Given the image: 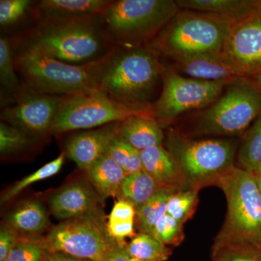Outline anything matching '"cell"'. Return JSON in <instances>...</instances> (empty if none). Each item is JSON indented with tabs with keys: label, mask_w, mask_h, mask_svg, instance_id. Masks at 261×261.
Wrapping results in <instances>:
<instances>
[{
	"label": "cell",
	"mask_w": 261,
	"mask_h": 261,
	"mask_svg": "<svg viewBox=\"0 0 261 261\" xmlns=\"http://www.w3.org/2000/svg\"><path fill=\"white\" fill-rule=\"evenodd\" d=\"M100 15L66 21L37 22L8 37L13 51H34L68 64H89L107 56L116 47L104 32Z\"/></svg>",
	"instance_id": "obj_1"
},
{
	"label": "cell",
	"mask_w": 261,
	"mask_h": 261,
	"mask_svg": "<svg viewBox=\"0 0 261 261\" xmlns=\"http://www.w3.org/2000/svg\"><path fill=\"white\" fill-rule=\"evenodd\" d=\"M163 68L161 57L148 45L116 47L108 57L99 90L122 104L152 109Z\"/></svg>",
	"instance_id": "obj_2"
},
{
	"label": "cell",
	"mask_w": 261,
	"mask_h": 261,
	"mask_svg": "<svg viewBox=\"0 0 261 261\" xmlns=\"http://www.w3.org/2000/svg\"><path fill=\"white\" fill-rule=\"evenodd\" d=\"M233 27L231 20L221 15L180 9L148 46L170 61L223 51Z\"/></svg>",
	"instance_id": "obj_3"
},
{
	"label": "cell",
	"mask_w": 261,
	"mask_h": 261,
	"mask_svg": "<svg viewBox=\"0 0 261 261\" xmlns=\"http://www.w3.org/2000/svg\"><path fill=\"white\" fill-rule=\"evenodd\" d=\"M24 85L39 93L73 95L99 90L109 54L86 65H72L31 51H13Z\"/></svg>",
	"instance_id": "obj_4"
},
{
	"label": "cell",
	"mask_w": 261,
	"mask_h": 261,
	"mask_svg": "<svg viewBox=\"0 0 261 261\" xmlns=\"http://www.w3.org/2000/svg\"><path fill=\"white\" fill-rule=\"evenodd\" d=\"M173 0H117L100 15L108 39L118 47L148 45L179 11Z\"/></svg>",
	"instance_id": "obj_5"
},
{
	"label": "cell",
	"mask_w": 261,
	"mask_h": 261,
	"mask_svg": "<svg viewBox=\"0 0 261 261\" xmlns=\"http://www.w3.org/2000/svg\"><path fill=\"white\" fill-rule=\"evenodd\" d=\"M261 111V87L252 77L241 76L225 87L217 99L194 118L197 135H242Z\"/></svg>",
	"instance_id": "obj_6"
},
{
	"label": "cell",
	"mask_w": 261,
	"mask_h": 261,
	"mask_svg": "<svg viewBox=\"0 0 261 261\" xmlns=\"http://www.w3.org/2000/svg\"><path fill=\"white\" fill-rule=\"evenodd\" d=\"M216 184L227 200V216L216 245L240 244L261 248V195L255 174L234 167Z\"/></svg>",
	"instance_id": "obj_7"
},
{
	"label": "cell",
	"mask_w": 261,
	"mask_h": 261,
	"mask_svg": "<svg viewBox=\"0 0 261 261\" xmlns=\"http://www.w3.org/2000/svg\"><path fill=\"white\" fill-rule=\"evenodd\" d=\"M238 145L224 139L195 140L177 130L168 132L166 149L172 156L181 177L194 187L216 184L223 174L234 167Z\"/></svg>",
	"instance_id": "obj_8"
},
{
	"label": "cell",
	"mask_w": 261,
	"mask_h": 261,
	"mask_svg": "<svg viewBox=\"0 0 261 261\" xmlns=\"http://www.w3.org/2000/svg\"><path fill=\"white\" fill-rule=\"evenodd\" d=\"M142 115L153 116L152 109L122 104L100 90L68 95L57 114L51 134L92 129Z\"/></svg>",
	"instance_id": "obj_9"
},
{
	"label": "cell",
	"mask_w": 261,
	"mask_h": 261,
	"mask_svg": "<svg viewBox=\"0 0 261 261\" xmlns=\"http://www.w3.org/2000/svg\"><path fill=\"white\" fill-rule=\"evenodd\" d=\"M231 81L205 82L184 76L163 63L162 89L152 104V114L161 126H167L178 117L199 111L211 104Z\"/></svg>",
	"instance_id": "obj_10"
},
{
	"label": "cell",
	"mask_w": 261,
	"mask_h": 261,
	"mask_svg": "<svg viewBox=\"0 0 261 261\" xmlns=\"http://www.w3.org/2000/svg\"><path fill=\"white\" fill-rule=\"evenodd\" d=\"M50 253L102 261L116 242L108 232L101 209L57 225L44 238Z\"/></svg>",
	"instance_id": "obj_11"
},
{
	"label": "cell",
	"mask_w": 261,
	"mask_h": 261,
	"mask_svg": "<svg viewBox=\"0 0 261 261\" xmlns=\"http://www.w3.org/2000/svg\"><path fill=\"white\" fill-rule=\"evenodd\" d=\"M67 96L39 93L24 85L15 102L2 108L1 121L44 141L53 135L55 120Z\"/></svg>",
	"instance_id": "obj_12"
},
{
	"label": "cell",
	"mask_w": 261,
	"mask_h": 261,
	"mask_svg": "<svg viewBox=\"0 0 261 261\" xmlns=\"http://www.w3.org/2000/svg\"><path fill=\"white\" fill-rule=\"evenodd\" d=\"M223 54L229 64L244 76L261 71V9L233 24Z\"/></svg>",
	"instance_id": "obj_13"
},
{
	"label": "cell",
	"mask_w": 261,
	"mask_h": 261,
	"mask_svg": "<svg viewBox=\"0 0 261 261\" xmlns=\"http://www.w3.org/2000/svg\"><path fill=\"white\" fill-rule=\"evenodd\" d=\"M120 122L82 130L68 139L63 151L80 169L86 171L106 153L111 142L119 135Z\"/></svg>",
	"instance_id": "obj_14"
},
{
	"label": "cell",
	"mask_w": 261,
	"mask_h": 261,
	"mask_svg": "<svg viewBox=\"0 0 261 261\" xmlns=\"http://www.w3.org/2000/svg\"><path fill=\"white\" fill-rule=\"evenodd\" d=\"M171 68L180 74L205 82L233 81L244 76L228 63L223 51L200 53L171 60Z\"/></svg>",
	"instance_id": "obj_15"
},
{
	"label": "cell",
	"mask_w": 261,
	"mask_h": 261,
	"mask_svg": "<svg viewBox=\"0 0 261 261\" xmlns=\"http://www.w3.org/2000/svg\"><path fill=\"white\" fill-rule=\"evenodd\" d=\"M100 199L93 187L82 181L73 182L51 196L49 208L57 219L67 221L99 210Z\"/></svg>",
	"instance_id": "obj_16"
},
{
	"label": "cell",
	"mask_w": 261,
	"mask_h": 261,
	"mask_svg": "<svg viewBox=\"0 0 261 261\" xmlns=\"http://www.w3.org/2000/svg\"><path fill=\"white\" fill-rule=\"evenodd\" d=\"M112 0H41L31 11L33 23L66 21L93 18L102 14Z\"/></svg>",
	"instance_id": "obj_17"
},
{
	"label": "cell",
	"mask_w": 261,
	"mask_h": 261,
	"mask_svg": "<svg viewBox=\"0 0 261 261\" xmlns=\"http://www.w3.org/2000/svg\"><path fill=\"white\" fill-rule=\"evenodd\" d=\"M119 136L140 152L163 145L165 140L163 127L150 115L134 116L120 122Z\"/></svg>",
	"instance_id": "obj_18"
},
{
	"label": "cell",
	"mask_w": 261,
	"mask_h": 261,
	"mask_svg": "<svg viewBox=\"0 0 261 261\" xmlns=\"http://www.w3.org/2000/svg\"><path fill=\"white\" fill-rule=\"evenodd\" d=\"M180 9L221 15L233 24L261 9V0H178Z\"/></svg>",
	"instance_id": "obj_19"
},
{
	"label": "cell",
	"mask_w": 261,
	"mask_h": 261,
	"mask_svg": "<svg viewBox=\"0 0 261 261\" xmlns=\"http://www.w3.org/2000/svg\"><path fill=\"white\" fill-rule=\"evenodd\" d=\"M5 222L21 236L38 237L49 226V217L42 202L31 200L24 201L10 211Z\"/></svg>",
	"instance_id": "obj_20"
},
{
	"label": "cell",
	"mask_w": 261,
	"mask_h": 261,
	"mask_svg": "<svg viewBox=\"0 0 261 261\" xmlns=\"http://www.w3.org/2000/svg\"><path fill=\"white\" fill-rule=\"evenodd\" d=\"M92 186L101 198L117 197L127 174L115 161L106 155L97 160L84 171Z\"/></svg>",
	"instance_id": "obj_21"
},
{
	"label": "cell",
	"mask_w": 261,
	"mask_h": 261,
	"mask_svg": "<svg viewBox=\"0 0 261 261\" xmlns=\"http://www.w3.org/2000/svg\"><path fill=\"white\" fill-rule=\"evenodd\" d=\"M142 170L161 187L176 186L181 177L172 156L163 145L140 151Z\"/></svg>",
	"instance_id": "obj_22"
},
{
	"label": "cell",
	"mask_w": 261,
	"mask_h": 261,
	"mask_svg": "<svg viewBox=\"0 0 261 261\" xmlns=\"http://www.w3.org/2000/svg\"><path fill=\"white\" fill-rule=\"evenodd\" d=\"M1 107L11 106L23 91L24 85L15 68L14 53L9 37L0 38Z\"/></svg>",
	"instance_id": "obj_23"
},
{
	"label": "cell",
	"mask_w": 261,
	"mask_h": 261,
	"mask_svg": "<svg viewBox=\"0 0 261 261\" xmlns=\"http://www.w3.org/2000/svg\"><path fill=\"white\" fill-rule=\"evenodd\" d=\"M161 187L152 176L142 170L127 175L122 182L116 197L118 200L129 202L137 211Z\"/></svg>",
	"instance_id": "obj_24"
},
{
	"label": "cell",
	"mask_w": 261,
	"mask_h": 261,
	"mask_svg": "<svg viewBox=\"0 0 261 261\" xmlns=\"http://www.w3.org/2000/svg\"><path fill=\"white\" fill-rule=\"evenodd\" d=\"M176 190V186L161 187L137 211L135 224L140 233H152L158 221L166 214L168 199Z\"/></svg>",
	"instance_id": "obj_25"
},
{
	"label": "cell",
	"mask_w": 261,
	"mask_h": 261,
	"mask_svg": "<svg viewBox=\"0 0 261 261\" xmlns=\"http://www.w3.org/2000/svg\"><path fill=\"white\" fill-rule=\"evenodd\" d=\"M43 140L33 137L6 122H0V154L11 159L33 150Z\"/></svg>",
	"instance_id": "obj_26"
},
{
	"label": "cell",
	"mask_w": 261,
	"mask_h": 261,
	"mask_svg": "<svg viewBox=\"0 0 261 261\" xmlns=\"http://www.w3.org/2000/svg\"><path fill=\"white\" fill-rule=\"evenodd\" d=\"M137 209L126 201L118 200L108 217V232L111 238L121 245H126L127 238L135 236Z\"/></svg>",
	"instance_id": "obj_27"
},
{
	"label": "cell",
	"mask_w": 261,
	"mask_h": 261,
	"mask_svg": "<svg viewBox=\"0 0 261 261\" xmlns=\"http://www.w3.org/2000/svg\"><path fill=\"white\" fill-rule=\"evenodd\" d=\"M237 160L238 167L250 172L261 163V111L243 134Z\"/></svg>",
	"instance_id": "obj_28"
},
{
	"label": "cell",
	"mask_w": 261,
	"mask_h": 261,
	"mask_svg": "<svg viewBox=\"0 0 261 261\" xmlns=\"http://www.w3.org/2000/svg\"><path fill=\"white\" fill-rule=\"evenodd\" d=\"M126 251L132 258L146 261H166L171 251L150 233H139L126 244Z\"/></svg>",
	"instance_id": "obj_29"
},
{
	"label": "cell",
	"mask_w": 261,
	"mask_h": 261,
	"mask_svg": "<svg viewBox=\"0 0 261 261\" xmlns=\"http://www.w3.org/2000/svg\"><path fill=\"white\" fill-rule=\"evenodd\" d=\"M104 155L115 161L127 175L142 171L140 151L119 135L111 142Z\"/></svg>",
	"instance_id": "obj_30"
},
{
	"label": "cell",
	"mask_w": 261,
	"mask_h": 261,
	"mask_svg": "<svg viewBox=\"0 0 261 261\" xmlns=\"http://www.w3.org/2000/svg\"><path fill=\"white\" fill-rule=\"evenodd\" d=\"M65 154L64 152L60 154L56 159L51 162L43 166L37 171H34L29 176H25L23 179L16 182L14 185L10 187L6 192L2 195V203H6L13 200L20 192L23 191L27 187L31 186L36 182L42 181L55 176L61 171L64 163Z\"/></svg>",
	"instance_id": "obj_31"
},
{
	"label": "cell",
	"mask_w": 261,
	"mask_h": 261,
	"mask_svg": "<svg viewBox=\"0 0 261 261\" xmlns=\"http://www.w3.org/2000/svg\"><path fill=\"white\" fill-rule=\"evenodd\" d=\"M44 238L21 236L5 261H49Z\"/></svg>",
	"instance_id": "obj_32"
},
{
	"label": "cell",
	"mask_w": 261,
	"mask_h": 261,
	"mask_svg": "<svg viewBox=\"0 0 261 261\" xmlns=\"http://www.w3.org/2000/svg\"><path fill=\"white\" fill-rule=\"evenodd\" d=\"M197 189L176 190L169 197L166 206V214L181 223L191 216L197 203Z\"/></svg>",
	"instance_id": "obj_33"
},
{
	"label": "cell",
	"mask_w": 261,
	"mask_h": 261,
	"mask_svg": "<svg viewBox=\"0 0 261 261\" xmlns=\"http://www.w3.org/2000/svg\"><path fill=\"white\" fill-rule=\"evenodd\" d=\"M36 1L32 0H1L0 1V25L9 29L31 16V11Z\"/></svg>",
	"instance_id": "obj_34"
},
{
	"label": "cell",
	"mask_w": 261,
	"mask_h": 261,
	"mask_svg": "<svg viewBox=\"0 0 261 261\" xmlns=\"http://www.w3.org/2000/svg\"><path fill=\"white\" fill-rule=\"evenodd\" d=\"M214 261H261V248L240 244L216 245Z\"/></svg>",
	"instance_id": "obj_35"
},
{
	"label": "cell",
	"mask_w": 261,
	"mask_h": 261,
	"mask_svg": "<svg viewBox=\"0 0 261 261\" xmlns=\"http://www.w3.org/2000/svg\"><path fill=\"white\" fill-rule=\"evenodd\" d=\"M183 223L166 214L158 221L151 234L165 245H178L184 238Z\"/></svg>",
	"instance_id": "obj_36"
},
{
	"label": "cell",
	"mask_w": 261,
	"mask_h": 261,
	"mask_svg": "<svg viewBox=\"0 0 261 261\" xmlns=\"http://www.w3.org/2000/svg\"><path fill=\"white\" fill-rule=\"evenodd\" d=\"M21 238L14 228L5 222L0 228V261H5L7 257L18 244Z\"/></svg>",
	"instance_id": "obj_37"
},
{
	"label": "cell",
	"mask_w": 261,
	"mask_h": 261,
	"mask_svg": "<svg viewBox=\"0 0 261 261\" xmlns=\"http://www.w3.org/2000/svg\"><path fill=\"white\" fill-rule=\"evenodd\" d=\"M126 245L116 243L108 252L102 261H129Z\"/></svg>",
	"instance_id": "obj_38"
},
{
	"label": "cell",
	"mask_w": 261,
	"mask_h": 261,
	"mask_svg": "<svg viewBox=\"0 0 261 261\" xmlns=\"http://www.w3.org/2000/svg\"><path fill=\"white\" fill-rule=\"evenodd\" d=\"M49 261H93L88 259L80 258L61 253V252H53L49 256Z\"/></svg>",
	"instance_id": "obj_39"
},
{
	"label": "cell",
	"mask_w": 261,
	"mask_h": 261,
	"mask_svg": "<svg viewBox=\"0 0 261 261\" xmlns=\"http://www.w3.org/2000/svg\"><path fill=\"white\" fill-rule=\"evenodd\" d=\"M255 178H256L257 187H258L259 191H260L261 195V174H255Z\"/></svg>",
	"instance_id": "obj_40"
},
{
	"label": "cell",
	"mask_w": 261,
	"mask_h": 261,
	"mask_svg": "<svg viewBox=\"0 0 261 261\" xmlns=\"http://www.w3.org/2000/svg\"><path fill=\"white\" fill-rule=\"evenodd\" d=\"M252 78H253V80L261 87V71L260 73H257V75H255V76L252 77Z\"/></svg>",
	"instance_id": "obj_41"
},
{
	"label": "cell",
	"mask_w": 261,
	"mask_h": 261,
	"mask_svg": "<svg viewBox=\"0 0 261 261\" xmlns=\"http://www.w3.org/2000/svg\"><path fill=\"white\" fill-rule=\"evenodd\" d=\"M252 173H255V174H261V163L257 166V168L252 171Z\"/></svg>",
	"instance_id": "obj_42"
},
{
	"label": "cell",
	"mask_w": 261,
	"mask_h": 261,
	"mask_svg": "<svg viewBox=\"0 0 261 261\" xmlns=\"http://www.w3.org/2000/svg\"><path fill=\"white\" fill-rule=\"evenodd\" d=\"M129 261H146V260H138V259L132 258V257H129Z\"/></svg>",
	"instance_id": "obj_43"
}]
</instances>
